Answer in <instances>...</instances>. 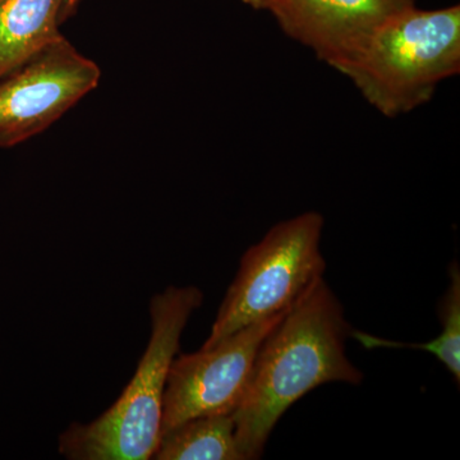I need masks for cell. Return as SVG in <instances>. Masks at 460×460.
I'll return each mask as SVG.
<instances>
[{"label":"cell","mask_w":460,"mask_h":460,"mask_svg":"<svg viewBox=\"0 0 460 460\" xmlns=\"http://www.w3.org/2000/svg\"><path fill=\"white\" fill-rule=\"evenodd\" d=\"M352 330L323 278L288 310L260 347L246 394L233 413L244 459L261 458L278 420L317 386L362 383V371L345 350Z\"/></svg>","instance_id":"6da1fadb"},{"label":"cell","mask_w":460,"mask_h":460,"mask_svg":"<svg viewBox=\"0 0 460 460\" xmlns=\"http://www.w3.org/2000/svg\"><path fill=\"white\" fill-rule=\"evenodd\" d=\"M204 302L196 287H169L151 299V338L122 395L93 422L60 435L59 453L71 460L153 459L162 436L166 377L190 314Z\"/></svg>","instance_id":"7a4b0ae2"},{"label":"cell","mask_w":460,"mask_h":460,"mask_svg":"<svg viewBox=\"0 0 460 460\" xmlns=\"http://www.w3.org/2000/svg\"><path fill=\"white\" fill-rule=\"evenodd\" d=\"M460 72V7L416 5L385 21L343 71L385 117L425 105L436 87Z\"/></svg>","instance_id":"3957f363"},{"label":"cell","mask_w":460,"mask_h":460,"mask_svg":"<svg viewBox=\"0 0 460 460\" xmlns=\"http://www.w3.org/2000/svg\"><path fill=\"white\" fill-rule=\"evenodd\" d=\"M323 217L307 211L272 226L242 256L234 280L217 311L208 349L251 323L289 310L323 278L320 250Z\"/></svg>","instance_id":"277c9868"},{"label":"cell","mask_w":460,"mask_h":460,"mask_svg":"<svg viewBox=\"0 0 460 460\" xmlns=\"http://www.w3.org/2000/svg\"><path fill=\"white\" fill-rule=\"evenodd\" d=\"M102 71L65 36L0 77V148L53 126L99 86Z\"/></svg>","instance_id":"5b68a950"},{"label":"cell","mask_w":460,"mask_h":460,"mask_svg":"<svg viewBox=\"0 0 460 460\" xmlns=\"http://www.w3.org/2000/svg\"><path fill=\"white\" fill-rule=\"evenodd\" d=\"M287 313L251 323L208 349L175 356L166 377L162 435L198 417L234 413L260 347Z\"/></svg>","instance_id":"8992f818"},{"label":"cell","mask_w":460,"mask_h":460,"mask_svg":"<svg viewBox=\"0 0 460 460\" xmlns=\"http://www.w3.org/2000/svg\"><path fill=\"white\" fill-rule=\"evenodd\" d=\"M416 0H266L281 30L343 71L390 17Z\"/></svg>","instance_id":"52a82bcc"},{"label":"cell","mask_w":460,"mask_h":460,"mask_svg":"<svg viewBox=\"0 0 460 460\" xmlns=\"http://www.w3.org/2000/svg\"><path fill=\"white\" fill-rule=\"evenodd\" d=\"M60 0H0V77L60 33Z\"/></svg>","instance_id":"ba28073f"},{"label":"cell","mask_w":460,"mask_h":460,"mask_svg":"<svg viewBox=\"0 0 460 460\" xmlns=\"http://www.w3.org/2000/svg\"><path fill=\"white\" fill-rule=\"evenodd\" d=\"M153 459L246 460L238 447L233 414L198 417L160 436Z\"/></svg>","instance_id":"9c48e42d"},{"label":"cell","mask_w":460,"mask_h":460,"mask_svg":"<svg viewBox=\"0 0 460 460\" xmlns=\"http://www.w3.org/2000/svg\"><path fill=\"white\" fill-rule=\"evenodd\" d=\"M450 284L438 304L441 334L436 338L440 345L438 361L453 375L456 384L460 383V269L454 260L449 266Z\"/></svg>","instance_id":"30bf717a"},{"label":"cell","mask_w":460,"mask_h":460,"mask_svg":"<svg viewBox=\"0 0 460 460\" xmlns=\"http://www.w3.org/2000/svg\"><path fill=\"white\" fill-rule=\"evenodd\" d=\"M81 2L83 0H60V25L65 23L68 18L74 16Z\"/></svg>","instance_id":"8fae6325"},{"label":"cell","mask_w":460,"mask_h":460,"mask_svg":"<svg viewBox=\"0 0 460 460\" xmlns=\"http://www.w3.org/2000/svg\"><path fill=\"white\" fill-rule=\"evenodd\" d=\"M248 7L256 9V11H265L266 0H239Z\"/></svg>","instance_id":"7c38bea8"}]
</instances>
